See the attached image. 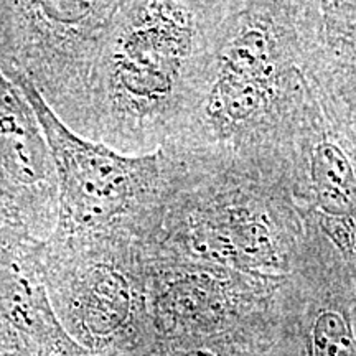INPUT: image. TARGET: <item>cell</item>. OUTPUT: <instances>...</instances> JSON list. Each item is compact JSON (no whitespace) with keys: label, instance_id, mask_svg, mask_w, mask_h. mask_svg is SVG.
<instances>
[{"label":"cell","instance_id":"277c9868","mask_svg":"<svg viewBox=\"0 0 356 356\" xmlns=\"http://www.w3.org/2000/svg\"><path fill=\"white\" fill-rule=\"evenodd\" d=\"M121 2L0 0V68L81 134L96 66Z\"/></svg>","mask_w":356,"mask_h":356},{"label":"cell","instance_id":"52a82bcc","mask_svg":"<svg viewBox=\"0 0 356 356\" xmlns=\"http://www.w3.org/2000/svg\"><path fill=\"white\" fill-rule=\"evenodd\" d=\"M0 190L38 241L56 222V178L32 106L0 68Z\"/></svg>","mask_w":356,"mask_h":356},{"label":"cell","instance_id":"5b68a950","mask_svg":"<svg viewBox=\"0 0 356 356\" xmlns=\"http://www.w3.org/2000/svg\"><path fill=\"white\" fill-rule=\"evenodd\" d=\"M165 208L149 249L168 259L222 267L254 275L286 273L297 252L296 222L261 191L226 190Z\"/></svg>","mask_w":356,"mask_h":356},{"label":"cell","instance_id":"9c48e42d","mask_svg":"<svg viewBox=\"0 0 356 356\" xmlns=\"http://www.w3.org/2000/svg\"><path fill=\"white\" fill-rule=\"evenodd\" d=\"M10 222H20L19 216H17V213L13 211L12 204L8 203V200L6 198V195L2 193V190H0V228L6 225H10Z\"/></svg>","mask_w":356,"mask_h":356},{"label":"cell","instance_id":"7a4b0ae2","mask_svg":"<svg viewBox=\"0 0 356 356\" xmlns=\"http://www.w3.org/2000/svg\"><path fill=\"white\" fill-rule=\"evenodd\" d=\"M296 3H248L208 32L200 111L208 139L241 145L291 122L305 91Z\"/></svg>","mask_w":356,"mask_h":356},{"label":"cell","instance_id":"8992f818","mask_svg":"<svg viewBox=\"0 0 356 356\" xmlns=\"http://www.w3.org/2000/svg\"><path fill=\"white\" fill-rule=\"evenodd\" d=\"M287 132L293 137V210L310 231V257L356 287V137L305 79Z\"/></svg>","mask_w":356,"mask_h":356},{"label":"cell","instance_id":"ba28073f","mask_svg":"<svg viewBox=\"0 0 356 356\" xmlns=\"http://www.w3.org/2000/svg\"><path fill=\"white\" fill-rule=\"evenodd\" d=\"M309 32L299 30L304 76L325 109L356 137V2L302 3Z\"/></svg>","mask_w":356,"mask_h":356},{"label":"cell","instance_id":"3957f363","mask_svg":"<svg viewBox=\"0 0 356 356\" xmlns=\"http://www.w3.org/2000/svg\"><path fill=\"white\" fill-rule=\"evenodd\" d=\"M32 106L56 178V222L48 238L124 239L150 244L172 191L165 150L121 154L71 131L19 74L7 76Z\"/></svg>","mask_w":356,"mask_h":356},{"label":"cell","instance_id":"6da1fadb","mask_svg":"<svg viewBox=\"0 0 356 356\" xmlns=\"http://www.w3.org/2000/svg\"><path fill=\"white\" fill-rule=\"evenodd\" d=\"M207 3L121 2L96 66L79 136L127 155L170 132L208 29Z\"/></svg>","mask_w":356,"mask_h":356}]
</instances>
